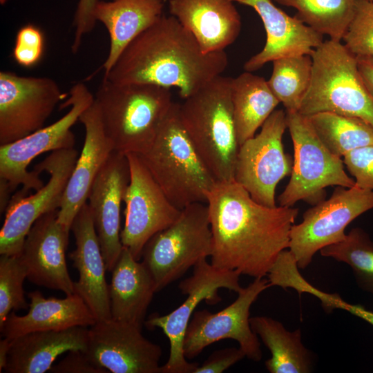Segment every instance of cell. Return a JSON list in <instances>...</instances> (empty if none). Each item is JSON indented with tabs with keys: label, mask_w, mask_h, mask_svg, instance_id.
Wrapping results in <instances>:
<instances>
[{
	"label": "cell",
	"mask_w": 373,
	"mask_h": 373,
	"mask_svg": "<svg viewBox=\"0 0 373 373\" xmlns=\"http://www.w3.org/2000/svg\"><path fill=\"white\" fill-rule=\"evenodd\" d=\"M212 234L211 264L254 278L267 276L288 249L298 209L256 202L234 180L216 182L207 194Z\"/></svg>",
	"instance_id": "6da1fadb"
},
{
	"label": "cell",
	"mask_w": 373,
	"mask_h": 373,
	"mask_svg": "<svg viewBox=\"0 0 373 373\" xmlns=\"http://www.w3.org/2000/svg\"><path fill=\"white\" fill-rule=\"evenodd\" d=\"M227 65L225 51L204 53L175 17L162 15L126 46L103 79L175 87L184 99L221 75Z\"/></svg>",
	"instance_id": "7a4b0ae2"
},
{
	"label": "cell",
	"mask_w": 373,
	"mask_h": 373,
	"mask_svg": "<svg viewBox=\"0 0 373 373\" xmlns=\"http://www.w3.org/2000/svg\"><path fill=\"white\" fill-rule=\"evenodd\" d=\"M95 101L113 151L124 155L148 151L173 103L169 88L106 79L99 84Z\"/></svg>",
	"instance_id": "3957f363"
},
{
	"label": "cell",
	"mask_w": 373,
	"mask_h": 373,
	"mask_svg": "<svg viewBox=\"0 0 373 373\" xmlns=\"http://www.w3.org/2000/svg\"><path fill=\"white\" fill-rule=\"evenodd\" d=\"M231 77L218 76L179 104L182 124L216 182L234 180L239 143L231 95Z\"/></svg>",
	"instance_id": "277c9868"
},
{
	"label": "cell",
	"mask_w": 373,
	"mask_h": 373,
	"mask_svg": "<svg viewBox=\"0 0 373 373\" xmlns=\"http://www.w3.org/2000/svg\"><path fill=\"white\" fill-rule=\"evenodd\" d=\"M167 198L178 209L207 203L216 181L198 155L173 102L147 151L138 155Z\"/></svg>",
	"instance_id": "5b68a950"
},
{
	"label": "cell",
	"mask_w": 373,
	"mask_h": 373,
	"mask_svg": "<svg viewBox=\"0 0 373 373\" xmlns=\"http://www.w3.org/2000/svg\"><path fill=\"white\" fill-rule=\"evenodd\" d=\"M311 57V84L298 113H333L360 118L373 126V99L358 71L356 56L341 41L329 39Z\"/></svg>",
	"instance_id": "8992f818"
},
{
	"label": "cell",
	"mask_w": 373,
	"mask_h": 373,
	"mask_svg": "<svg viewBox=\"0 0 373 373\" xmlns=\"http://www.w3.org/2000/svg\"><path fill=\"white\" fill-rule=\"evenodd\" d=\"M211 249L208 206L196 202L182 209L172 224L147 242L141 259L158 292L200 261L210 257Z\"/></svg>",
	"instance_id": "52a82bcc"
},
{
	"label": "cell",
	"mask_w": 373,
	"mask_h": 373,
	"mask_svg": "<svg viewBox=\"0 0 373 373\" xmlns=\"http://www.w3.org/2000/svg\"><path fill=\"white\" fill-rule=\"evenodd\" d=\"M94 100L95 96L84 84H75L69 91V97L61 106H70L62 117L21 139L0 145V180L7 183L11 193L19 185L22 186L10 202L26 196L30 190L37 191L44 186L39 174L34 170L28 171V165L42 153L74 148L75 137L71 128Z\"/></svg>",
	"instance_id": "ba28073f"
},
{
	"label": "cell",
	"mask_w": 373,
	"mask_h": 373,
	"mask_svg": "<svg viewBox=\"0 0 373 373\" xmlns=\"http://www.w3.org/2000/svg\"><path fill=\"white\" fill-rule=\"evenodd\" d=\"M286 119L294 160L289 181L278 198L280 206L292 207L300 200L316 204L325 200L326 187L355 186L345 171L343 158L323 144L306 116L286 111Z\"/></svg>",
	"instance_id": "9c48e42d"
},
{
	"label": "cell",
	"mask_w": 373,
	"mask_h": 373,
	"mask_svg": "<svg viewBox=\"0 0 373 373\" xmlns=\"http://www.w3.org/2000/svg\"><path fill=\"white\" fill-rule=\"evenodd\" d=\"M373 209V191L356 186H336L332 195L308 209L302 221L293 224L289 250L298 268L309 265L314 256L325 247L343 240L346 227Z\"/></svg>",
	"instance_id": "30bf717a"
},
{
	"label": "cell",
	"mask_w": 373,
	"mask_h": 373,
	"mask_svg": "<svg viewBox=\"0 0 373 373\" xmlns=\"http://www.w3.org/2000/svg\"><path fill=\"white\" fill-rule=\"evenodd\" d=\"M240 276L236 271L217 268L204 259L193 267V274L178 285L182 294L186 296L185 300L171 313L153 314L145 321L146 327L160 328L169 341V359L161 366L160 373L194 372L199 364L188 361L183 350L184 334L194 310L203 300L213 305L219 302V289L239 292L242 288Z\"/></svg>",
	"instance_id": "8fae6325"
},
{
	"label": "cell",
	"mask_w": 373,
	"mask_h": 373,
	"mask_svg": "<svg viewBox=\"0 0 373 373\" xmlns=\"http://www.w3.org/2000/svg\"><path fill=\"white\" fill-rule=\"evenodd\" d=\"M260 132L239 147L234 180L258 203L274 207L278 182L291 175L293 162L285 153L283 136L287 126L286 111L275 110Z\"/></svg>",
	"instance_id": "7c38bea8"
},
{
	"label": "cell",
	"mask_w": 373,
	"mask_h": 373,
	"mask_svg": "<svg viewBox=\"0 0 373 373\" xmlns=\"http://www.w3.org/2000/svg\"><path fill=\"white\" fill-rule=\"evenodd\" d=\"M271 285L268 279L254 278L238 292L237 298L217 313L207 309L195 312L187 326L183 350L187 359L198 356L211 344L223 339H233L239 344L245 356L254 361L262 358L258 337L249 322L250 307L258 296Z\"/></svg>",
	"instance_id": "4fadbf2b"
},
{
	"label": "cell",
	"mask_w": 373,
	"mask_h": 373,
	"mask_svg": "<svg viewBox=\"0 0 373 373\" xmlns=\"http://www.w3.org/2000/svg\"><path fill=\"white\" fill-rule=\"evenodd\" d=\"M126 156L130 181L124 198L125 223L120 238L123 247L140 260L147 242L172 224L181 210L167 198L138 155Z\"/></svg>",
	"instance_id": "5bb4252c"
},
{
	"label": "cell",
	"mask_w": 373,
	"mask_h": 373,
	"mask_svg": "<svg viewBox=\"0 0 373 373\" xmlns=\"http://www.w3.org/2000/svg\"><path fill=\"white\" fill-rule=\"evenodd\" d=\"M78 152L73 149L51 152L36 164L38 174L45 171L50 179L34 194L10 202L0 231V254L19 255L31 227L41 216L59 209L68 180L77 160Z\"/></svg>",
	"instance_id": "9a60e30c"
},
{
	"label": "cell",
	"mask_w": 373,
	"mask_h": 373,
	"mask_svg": "<svg viewBox=\"0 0 373 373\" xmlns=\"http://www.w3.org/2000/svg\"><path fill=\"white\" fill-rule=\"evenodd\" d=\"M63 94L46 77L0 72V145L21 139L44 127Z\"/></svg>",
	"instance_id": "2e32d148"
},
{
	"label": "cell",
	"mask_w": 373,
	"mask_h": 373,
	"mask_svg": "<svg viewBox=\"0 0 373 373\" xmlns=\"http://www.w3.org/2000/svg\"><path fill=\"white\" fill-rule=\"evenodd\" d=\"M142 327L113 318L88 329L84 350L97 366L112 373H160L162 349L146 338Z\"/></svg>",
	"instance_id": "e0dca14e"
},
{
	"label": "cell",
	"mask_w": 373,
	"mask_h": 373,
	"mask_svg": "<svg viewBox=\"0 0 373 373\" xmlns=\"http://www.w3.org/2000/svg\"><path fill=\"white\" fill-rule=\"evenodd\" d=\"M130 181L126 155L113 151L97 173L88 200L106 271L111 272L124 248L120 210Z\"/></svg>",
	"instance_id": "ac0fdd59"
},
{
	"label": "cell",
	"mask_w": 373,
	"mask_h": 373,
	"mask_svg": "<svg viewBox=\"0 0 373 373\" xmlns=\"http://www.w3.org/2000/svg\"><path fill=\"white\" fill-rule=\"evenodd\" d=\"M58 211L47 213L36 220L19 256L26 267L28 280L67 296L75 293L66 261L69 233L59 222Z\"/></svg>",
	"instance_id": "d6986e66"
},
{
	"label": "cell",
	"mask_w": 373,
	"mask_h": 373,
	"mask_svg": "<svg viewBox=\"0 0 373 373\" xmlns=\"http://www.w3.org/2000/svg\"><path fill=\"white\" fill-rule=\"evenodd\" d=\"M71 231L76 248L69 255L79 274L74 291L88 306L97 321L111 318L108 285L105 278L106 264L87 203L75 216Z\"/></svg>",
	"instance_id": "ffe728a7"
},
{
	"label": "cell",
	"mask_w": 373,
	"mask_h": 373,
	"mask_svg": "<svg viewBox=\"0 0 373 373\" xmlns=\"http://www.w3.org/2000/svg\"><path fill=\"white\" fill-rule=\"evenodd\" d=\"M79 121L85 129L84 145L67 183L57 216L59 222L68 233L77 213L86 203L97 173L114 151L105 134L95 100L80 115Z\"/></svg>",
	"instance_id": "44dd1931"
},
{
	"label": "cell",
	"mask_w": 373,
	"mask_h": 373,
	"mask_svg": "<svg viewBox=\"0 0 373 373\" xmlns=\"http://www.w3.org/2000/svg\"><path fill=\"white\" fill-rule=\"evenodd\" d=\"M251 7L260 17L266 43L261 51L244 64L245 71L254 72L274 60L289 56L309 55L323 42V35L295 17L276 7L272 0H233Z\"/></svg>",
	"instance_id": "7402d4cb"
},
{
	"label": "cell",
	"mask_w": 373,
	"mask_h": 373,
	"mask_svg": "<svg viewBox=\"0 0 373 373\" xmlns=\"http://www.w3.org/2000/svg\"><path fill=\"white\" fill-rule=\"evenodd\" d=\"M233 0H169V10L204 53L224 51L238 37L241 18Z\"/></svg>",
	"instance_id": "603a6c76"
},
{
	"label": "cell",
	"mask_w": 373,
	"mask_h": 373,
	"mask_svg": "<svg viewBox=\"0 0 373 373\" xmlns=\"http://www.w3.org/2000/svg\"><path fill=\"white\" fill-rule=\"evenodd\" d=\"M29 310L23 316L11 312L0 326L3 338L12 340L37 331L61 330L73 327H91L97 320L83 298L77 294L64 298H45L39 290L28 294Z\"/></svg>",
	"instance_id": "cb8c5ba5"
},
{
	"label": "cell",
	"mask_w": 373,
	"mask_h": 373,
	"mask_svg": "<svg viewBox=\"0 0 373 373\" xmlns=\"http://www.w3.org/2000/svg\"><path fill=\"white\" fill-rule=\"evenodd\" d=\"M88 329L73 327L61 330L37 331L11 340L6 365L7 373H44L57 358L70 350H84Z\"/></svg>",
	"instance_id": "d4e9b609"
},
{
	"label": "cell",
	"mask_w": 373,
	"mask_h": 373,
	"mask_svg": "<svg viewBox=\"0 0 373 373\" xmlns=\"http://www.w3.org/2000/svg\"><path fill=\"white\" fill-rule=\"evenodd\" d=\"M111 273L108 285L111 318L142 327L157 293L150 272L124 247Z\"/></svg>",
	"instance_id": "484cf974"
},
{
	"label": "cell",
	"mask_w": 373,
	"mask_h": 373,
	"mask_svg": "<svg viewBox=\"0 0 373 373\" xmlns=\"http://www.w3.org/2000/svg\"><path fill=\"white\" fill-rule=\"evenodd\" d=\"M163 0L98 1L94 17L106 27L110 37L108 56L102 65L104 75L126 46L163 15Z\"/></svg>",
	"instance_id": "4316f807"
},
{
	"label": "cell",
	"mask_w": 373,
	"mask_h": 373,
	"mask_svg": "<svg viewBox=\"0 0 373 373\" xmlns=\"http://www.w3.org/2000/svg\"><path fill=\"white\" fill-rule=\"evenodd\" d=\"M231 95L240 146L255 135L280 102L269 88L267 80L248 71L231 78Z\"/></svg>",
	"instance_id": "83f0119b"
},
{
	"label": "cell",
	"mask_w": 373,
	"mask_h": 373,
	"mask_svg": "<svg viewBox=\"0 0 373 373\" xmlns=\"http://www.w3.org/2000/svg\"><path fill=\"white\" fill-rule=\"evenodd\" d=\"M251 327L269 349L271 358L265 361L270 373H309L313 368L312 352L302 343L301 331L285 329L268 316L250 318Z\"/></svg>",
	"instance_id": "f1b7e54d"
},
{
	"label": "cell",
	"mask_w": 373,
	"mask_h": 373,
	"mask_svg": "<svg viewBox=\"0 0 373 373\" xmlns=\"http://www.w3.org/2000/svg\"><path fill=\"white\" fill-rule=\"evenodd\" d=\"M306 117L321 141L336 156L373 145V126L360 118L329 112Z\"/></svg>",
	"instance_id": "f546056e"
},
{
	"label": "cell",
	"mask_w": 373,
	"mask_h": 373,
	"mask_svg": "<svg viewBox=\"0 0 373 373\" xmlns=\"http://www.w3.org/2000/svg\"><path fill=\"white\" fill-rule=\"evenodd\" d=\"M294 8L295 17L330 39L342 41L354 12L356 0H272Z\"/></svg>",
	"instance_id": "4dcf8cb0"
},
{
	"label": "cell",
	"mask_w": 373,
	"mask_h": 373,
	"mask_svg": "<svg viewBox=\"0 0 373 373\" xmlns=\"http://www.w3.org/2000/svg\"><path fill=\"white\" fill-rule=\"evenodd\" d=\"M267 84L285 111H299L312 80V58L300 55L276 59Z\"/></svg>",
	"instance_id": "1f68e13d"
},
{
	"label": "cell",
	"mask_w": 373,
	"mask_h": 373,
	"mask_svg": "<svg viewBox=\"0 0 373 373\" xmlns=\"http://www.w3.org/2000/svg\"><path fill=\"white\" fill-rule=\"evenodd\" d=\"M320 253L350 265L358 286L373 294V241L363 229H352L343 240L323 247Z\"/></svg>",
	"instance_id": "d6a6232c"
},
{
	"label": "cell",
	"mask_w": 373,
	"mask_h": 373,
	"mask_svg": "<svg viewBox=\"0 0 373 373\" xmlns=\"http://www.w3.org/2000/svg\"><path fill=\"white\" fill-rule=\"evenodd\" d=\"M27 275L26 267L19 255H1L0 326L11 312L29 307L23 287Z\"/></svg>",
	"instance_id": "836d02e7"
},
{
	"label": "cell",
	"mask_w": 373,
	"mask_h": 373,
	"mask_svg": "<svg viewBox=\"0 0 373 373\" xmlns=\"http://www.w3.org/2000/svg\"><path fill=\"white\" fill-rule=\"evenodd\" d=\"M356 56L373 57V2L356 0L352 19L342 39Z\"/></svg>",
	"instance_id": "e575fe53"
},
{
	"label": "cell",
	"mask_w": 373,
	"mask_h": 373,
	"mask_svg": "<svg viewBox=\"0 0 373 373\" xmlns=\"http://www.w3.org/2000/svg\"><path fill=\"white\" fill-rule=\"evenodd\" d=\"M44 48V38L41 30L35 25L27 24L17 33L12 56L19 65L30 68L40 61Z\"/></svg>",
	"instance_id": "d590c367"
},
{
	"label": "cell",
	"mask_w": 373,
	"mask_h": 373,
	"mask_svg": "<svg viewBox=\"0 0 373 373\" xmlns=\"http://www.w3.org/2000/svg\"><path fill=\"white\" fill-rule=\"evenodd\" d=\"M342 158L347 171L354 178L355 186L373 191V145L353 150Z\"/></svg>",
	"instance_id": "8d00e7d4"
},
{
	"label": "cell",
	"mask_w": 373,
	"mask_h": 373,
	"mask_svg": "<svg viewBox=\"0 0 373 373\" xmlns=\"http://www.w3.org/2000/svg\"><path fill=\"white\" fill-rule=\"evenodd\" d=\"M98 1L79 0L73 23L75 36L71 50L73 53H76L79 49L83 37L90 32L95 26L97 21L94 17V10Z\"/></svg>",
	"instance_id": "74e56055"
},
{
	"label": "cell",
	"mask_w": 373,
	"mask_h": 373,
	"mask_svg": "<svg viewBox=\"0 0 373 373\" xmlns=\"http://www.w3.org/2000/svg\"><path fill=\"white\" fill-rule=\"evenodd\" d=\"M51 373H108L106 370L95 365L84 350H75L68 352V354L58 363L52 365Z\"/></svg>",
	"instance_id": "f35d334b"
},
{
	"label": "cell",
	"mask_w": 373,
	"mask_h": 373,
	"mask_svg": "<svg viewBox=\"0 0 373 373\" xmlns=\"http://www.w3.org/2000/svg\"><path fill=\"white\" fill-rule=\"evenodd\" d=\"M245 354L240 348L227 347L213 352L193 373H221L241 361Z\"/></svg>",
	"instance_id": "ab89813d"
},
{
	"label": "cell",
	"mask_w": 373,
	"mask_h": 373,
	"mask_svg": "<svg viewBox=\"0 0 373 373\" xmlns=\"http://www.w3.org/2000/svg\"><path fill=\"white\" fill-rule=\"evenodd\" d=\"M356 59L363 82L373 99V57L356 56Z\"/></svg>",
	"instance_id": "60d3db41"
},
{
	"label": "cell",
	"mask_w": 373,
	"mask_h": 373,
	"mask_svg": "<svg viewBox=\"0 0 373 373\" xmlns=\"http://www.w3.org/2000/svg\"><path fill=\"white\" fill-rule=\"evenodd\" d=\"M334 309H340L347 311L353 315L358 316L373 326V312L365 309L359 304H350L344 301L338 296L334 302Z\"/></svg>",
	"instance_id": "b9f144b4"
},
{
	"label": "cell",
	"mask_w": 373,
	"mask_h": 373,
	"mask_svg": "<svg viewBox=\"0 0 373 373\" xmlns=\"http://www.w3.org/2000/svg\"><path fill=\"white\" fill-rule=\"evenodd\" d=\"M11 340L3 338L0 341V372L4 370L10 347Z\"/></svg>",
	"instance_id": "7bdbcfd3"
},
{
	"label": "cell",
	"mask_w": 373,
	"mask_h": 373,
	"mask_svg": "<svg viewBox=\"0 0 373 373\" xmlns=\"http://www.w3.org/2000/svg\"><path fill=\"white\" fill-rule=\"evenodd\" d=\"M367 1H372V2H373V0H367Z\"/></svg>",
	"instance_id": "ee69618b"
}]
</instances>
